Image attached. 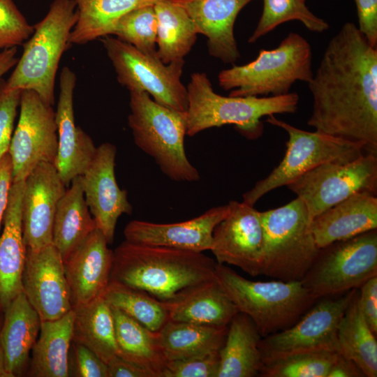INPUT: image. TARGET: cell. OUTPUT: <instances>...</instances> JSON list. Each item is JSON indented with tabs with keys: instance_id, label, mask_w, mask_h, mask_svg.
<instances>
[{
	"instance_id": "obj_1",
	"label": "cell",
	"mask_w": 377,
	"mask_h": 377,
	"mask_svg": "<svg viewBox=\"0 0 377 377\" xmlns=\"http://www.w3.org/2000/svg\"><path fill=\"white\" fill-rule=\"evenodd\" d=\"M316 131L377 154V49L353 22L330 39L308 82Z\"/></svg>"
},
{
	"instance_id": "obj_2",
	"label": "cell",
	"mask_w": 377,
	"mask_h": 377,
	"mask_svg": "<svg viewBox=\"0 0 377 377\" xmlns=\"http://www.w3.org/2000/svg\"><path fill=\"white\" fill-rule=\"evenodd\" d=\"M216 265L203 252L125 240L114 251L110 280L172 302L189 289L214 279Z\"/></svg>"
},
{
	"instance_id": "obj_3",
	"label": "cell",
	"mask_w": 377,
	"mask_h": 377,
	"mask_svg": "<svg viewBox=\"0 0 377 377\" xmlns=\"http://www.w3.org/2000/svg\"><path fill=\"white\" fill-rule=\"evenodd\" d=\"M186 90L188 136L232 124L246 138L256 139L263 131L262 117L294 113L299 103V96L295 92L268 97L221 96L214 91L206 73L200 72L191 75Z\"/></svg>"
},
{
	"instance_id": "obj_4",
	"label": "cell",
	"mask_w": 377,
	"mask_h": 377,
	"mask_svg": "<svg viewBox=\"0 0 377 377\" xmlns=\"http://www.w3.org/2000/svg\"><path fill=\"white\" fill-rule=\"evenodd\" d=\"M215 278L238 311L251 319L262 338L292 326L318 300L301 281H251L217 263Z\"/></svg>"
},
{
	"instance_id": "obj_5",
	"label": "cell",
	"mask_w": 377,
	"mask_h": 377,
	"mask_svg": "<svg viewBox=\"0 0 377 377\" xmlns=\"http://www.w3.org/2000/svg\"><path fill=\"white\" fill-rule=\"evenodd\" d=\"M77 18L73 0H54L23 43L22 54L6 82V89L32 90L46 103L54 105L59 64Z\"/></svg>"
},
{
	"instance_id": "obj_6",
	"label": "cell",
	"mask_w": 377,
	"mask_h": 377,
	"mask_svg": "<svg viewBox=\"0 0 377 377\" xmlns=\"http://www.w3.org/2000/svg\"><path fill=\"white\" fill-rule=\"evenodd\" d=\"M129 105L128 124L135 145L151 156L171 180H200L198 170L185 151L186 112L161 105L140 91H130Z\"/></svg>"
},
{
	"instance_id": "obj_7",
	"label": "cell",
	"mask_w": 377,
	"mask_h": 377,
	"mask_svg": "<svg viewBox=\"0 0 377 377\" xmlns=\"http://www.w3.org/2000/svg\"><path fill=\"white\" fill-rule=\"evenodd\" d=\"M309 43L289 33L273 50H261L252 61L221 71L219 86L232 96H279L290 92L297 81L309 82L313 76Z\"/></svg>"
},
{
	"instance_id": "obj_8",
	"label": "cell",
	"mask_w": 377,
	"mask_h": 377,
	"mask_svg": "<svg viewBox=\"0 0 377 377\" xmlns=\"http://www.w3.org/2000/svg\"><path fill=\"white\" fill-rule=\"evenodd\" d=\"M260 215L265 238L262 275L282 281H301L320 250L304 202L297 197Z\"/></svg>"
},
{
	"instance_id": "obj_9",
	"label": "cell",
	"mask_w": 377,
	"mask_h": 377,
	"mask_svg": "<svg viewBox=\"0 0 377 377\" xmlns=\"http://www.w3.org/2000/svg\"><path fill=\"white\" fill-rule=\"evenodd\" d=\"M267 122L286 131L288 140L280 163L243 195L242 202L250 206L253 207L260 198L271 191L287 186L321 164L353 160L367 152L358 144L316 131L300 129L274 115L267 116Z\"/></svg>"
},
{
	"instance_id": "obj_10",
	"label": "cell",
	"mask_w": 377,
	"mask_h": 377,
	"mask_svg": "<svg viewBox=\"0 0 377 377\" xmlns=\"http://www.w3.org/2000/svg\"><path fill=\"white\" fill-rule=\"evenodd\" d=\"M100 39L122 86L129 91H145L155 102L172 110L186 111L187 90L181 81L184 59L165 64L156 52H143L111 35Z\"/></svg>"
},
{
	"instance_id": "obj_11",
	"label": "cell",
	"mask_w": 377,
	"mask_h": 377,
	"mask_svg": "<svg viewBox=\"0 0 377 377\" xmlns=\"http://www.w3.org/2000/svg\"><path fill=\"white\" fill-rule=\"evenodd\" d=\"M377 276V230L320 249L301 280L317 300L357 289Z\"/></svg>"
},
{
	"instance_id": "obj_12",
	"label": "cell",
	"mask_w": 377,
	"mask_h": 377,
	"mask_svg": "<svg viewBox=\"0 0 377 377\" xmlns=\"http://www.w3.org/2000/svg\"><path fill=\"white\" fill-rule=\"evenodd\" d=\"M304 203L311 221L360 193H377V154L318 165L287 185Z\"/></svg>"
},
{
	"instance_id": "obj_13",
	"label": "cell",
	"mask_w": 377,
	"mask_h": 377,
	"mask_svg": "<svg viewBox=\"0 0 377 377\" xmlns=\"http://www.w3.org/2000/svg\"><path fill=\"white\" fill-rule=\"evenodd\" d=\"M355 290L353 289L336 298L322 297L292 326L263 337L259 344L262 362L302 351L339 353L338 325Z\"/></svg>"
},
{
	"instance_id": "obj_14",
	"label": "cell",
	"mask_w": 377,
	"mask_h": 377,
	"mask_svg": "<svg viewBox=\"0 0 377 377\" xmlns=\"http://www.w3.org/2000/svg\"><path fill=\"white\" fill-rule=\"evenodd\" d=\"M20 117L8 153L13 182L26 179L40 163H54L58 147L55 111L32 90H22Z\"/></svg>"
},
{
	"instance_id": "obj_15",
	"label": "cell",
	"mask_w": 377,
	"mask_h": 377,
	"mask_svg": "<svg viewBox=\"0 0 377 377\" xmlns=\"http://www.w3.org/2000/svg\"><path fill=\"white\" fill-rule=\"evenodd\" d=\"M229 212L214 228L211 251L219 265H234L251 276L262 275L265 238L258 212L231 200Z\"/></svg>"
},
{
	"instance_id": "obj_16",
	"label": "cell",
	"mask_w": 377,
	"mask_h": 377,
	"mask_svg": "<svg viewBox=\"0 0 377 377\" xmlns=\"http://www.w3.org/2000/svg\"><path fill=\"white\" fill-rule=\"evenodd\" d=\"M22 290L41 321L58 319L72 309L64 262L52 244L37 251L27 249Z\"/></svg>"
},
{
	"instance_id": "obj_17",
	"label": "cell",
	"mask_w": 377,
	"mask_h": 377,
	"mask_svg": "<svg viewBox=\"0 0 377 377\" xmlns=\"http://www.w3.org/2000/svg\"><path fill=\"white\" fill-rule=\"evenodd\" d=\"M116 154L113 144H101L96 147L91 162L81 175L86 203L96 227L109 244L113 242L118 219L133 212L127 191L119 188L116 179Z\"/></svg>"
},
{
	"instance_id": "obj_18",
	"label": "cell",
	"mask_w": 377,
	"mask_h": 377,
	"mask_svg": "<svg viewBox=\"0 0 377 377\" xmlns=\"http://www.w3.org/2000/svg\"><path fill=\"white\" fill-rule=\"evenodd\" d=\"M66 186L54 164L48 162L38 164L24 180L22 216L27 249L37 251L52 244L54 216Z\"/></svg>"
},
{
	"instance_id": "obj_19",
	"label": "cell",
	"mask_w": 377,
	"mask_h": 377,
	"mask_svg": "<svg viewBox=\"0 0 377 377\" xmlns=\"http://www.w3.org/2000/svg\"><path fill=\"white\" fill-rule=\"evenodd\" d=\"M77 82L75 73L68 67L59 76V94L55 119L58 147L54 165L64 184L82 175L91 162L96 147L91 138L75 123L73 95Z\"/></svg>"
},
{
	"instance_id": "obj_20",
	"label": "cell",
	"mask_w": 377,
	"mask_h": 377,
	"mask_svg": "<svg viewBox=\"0 0 377 377\" xmlns=\"http://www.w3.org/2000/svg\"><path fill=\"white\" fill-rule=\"evenodd\" d=\"M228 204L179 223H156L133 220L125 227V240L138 244L165 246L195 252L211 250L215 227L228 215Z\"/></svg>"
},
{
	"instance_id": "obj_21",
	"label": "cell",
	"mask_w": 377,
	"mask_h": 377,
	"mask_svg": "<svg viewBox=\"0 0 377 377\" xmlns=\"http://www.w3.org/2000/svg\"><path fill=\"white\" fill-rule=\"evenodd\" d=\"M96 228L64 261L72 308L101 296L110 281L114 251Z\"/></svg>"
},
{
	"instance_id": "obj_22",
	"label": "cell",
	"mask_w": 377,
	"mask_h": 377,
	"mask_svg": "<svg viewBox=\"0 0 377 377\" xmlns=\"http://www.w3.org/2000/svg\"><path fill=\"white\" fill-rule=\"evenodd\" d=\"M194 22L198 34L207 36L210 55L228 64L240 57L234 25L241 10L253 0H173Z\"/></svg>"
},
{
	"instance_id": "obj_23",
	"label": "cell",
	"mask_w": 377,
	"mask_h": 377,
	"mask_svg": "<svg viewBox=\"0 0 377 377\" xmlns=\"http://www.w3.org/2000/svg\"><path fill=\"white\" fill-rule=\"evenodd\" d=\"M24 181L13 182L0 235V313L22 290L26 245L22 234Z\"/></svg>"
},
{
	"instance_id": "obj_24",
	"label": "cell",
	"mask_w": 377,
	"mask_h": 377,
	"mask_svg": "<svg viewBox=\"0 0 377 377\" xmlns=\"http://www.w3.org/2000/svg\"><path fill=\"white\" fill-rule=\"evenodd\" d=\"M377 229L376 195L356 193L314 217L311 230L319 249Z\"/></svg>"
},
{
	"instance_id": "obj_25",
	"label": "cell",
	"mask_w": 377,
	"mask_h": 377,
	"mask_svg": "<svg viewBox=\"0 0 377 377\" xmlns=\"http://www.w3.org/2000/svg\"><path fill=\"white\" fill-rule=\"evenodd\" d=\"M40 323L38 313L23 292L5 310L0 327V344L9 377L26 374Z\"/></svg>"
},
{
	"instance_id": "obj_26",
	"label": "cell",
	"mask_w": 377,
	"mask_h": 377,
	"mask_svg": "<svg viewBox=\"0 0 377 377\" xmlns=\"http://www.w3.org/2000/svg\"><path fill=\"white\" fill-rule=\"evenodd\" d=\"M168 303L169 320L207 326L227 327L239 312L215 277Z\"/></svg>"
},
{
	"instance_id": "obj_27",
	"label": "cell",
	"mask_w": 377,
	"mask_h": 377,
	"mask_svg": "<svg viewBox=\"0 0 377 377\" xmlns=\"http://www.w3.org/2000/svg\"><path fill=\"white\" fill-rule=\"evenodd\" d=\"M73 309L62 317L41 321L31 349L26 374L33 377L69 376V353L73 339Z\"/></svg>"
},
{
	"instance_id": "obj_28",
	"label": "cell",
	"mask_w": 377,
	"mask_h": 377,
	"mask_svg": "<svg viewBox=\"0 0 377 377\" xmlns=\"http://www.w3.org/2000/svg\"><path fill=\"white\" fill-rule=\"evenodd\" d=\"M262 339L251 319L238 312L228 326L219 350L216 377H253L259 375L263 362L259 348Z\"/></svg>"
},
{
	"instance_id": "obj_29",
	"label": "cell",
	"mask_w": 377,
	"mask_h": 377,
	"mask_svg": "<svg viewBox=\"0 0 377 377\" xmlns=\"http://www.w3.org/2000/svg\"><path fill=\"white\" fill-rule=\"evenodd\" d=\"M70 184L57 205L52 229V244L63 262L97 228L84 199L82 176Z\"/></svg>"
},
{
	"instance_id": "obj_30",
	"label": "cell",
	"mask_w": 377,
	"mask_h": 377,
	"mask_svg": "<svg viewBox=\"0 0 377 377\" xmlns=\"http://www.w3.org/2000/svg\"><path fill=\"white\" fill-rule=\"evenodd\" d=\"M72 309L74 312L72 341L85 346L108 364L117 355L111 306L101 295Z\"/></svg>"
},
{
	"instance_id": "obj_31",
	"label": "cell",
	"mask_w": 377,
	"mask_h": 377,
	"mask_svg": "<svg viewBox=\"0 0 377 377\" xmlns=\"http://www.w3.org/2000/svg\"><path fill=\"white\" fill-rule=\"evenodd\" d=\"M117 355L162 377L167 360L158 333L152 332L121 311L112 307Z\"/></svg>"
},
{
	"instance_id": "obj_32",
	"label": "cell",
	"mask_w": 377,
	"mask_h": 377,
	"mask_svg": "<svg viewBox=\"0 0 377 377\" xmlns=\"http://www.w3.org/2000/svg\"><path fill=\"white\" fill-rule=\"evenodd\" d=\"M356 289L337 327L340 355L355 362L364 376H377L376 335L369 328L359 306Z\"/></svg>"
},
{
	"instance_id": "obj_33",
	"label": "cell",
	"mask_w": 377,
	"mask_h": 377,
	"mask_svg": "<svg viewBox=\"0 0 377 377\" xmlns=\"http://www.w3.org/2000/svg\"><path fill=\"white\" fill-rule=\"evenodd\" d=\"M78 18L69 44L84 45L110 35L118 20L136 8L154 5L161 0H73Z\"/></svg>"
},
{
	"instance_id": "obj_34",
	"label": "cell",
	"mask_w": 377,
	"mask_h": 377,
	"mask_svg": "<svg viewBox=\"0 0 377 377\" xmlns=\"http://www.w3.org/2000/svg\"><path fill=\"white\" fill-rule=\"evenodd\" d=\"M227 331L228 326L219 327L168 320L157 333L168 362L219 351Z\"/></svg>"
},
{
	"instance_id": "obj_35",
	"label": "cell",
	"mask_w": 377,
	"mask_h": 377,
	"mask_svg": "<svg viewBox=\"0 0 377 377\" xmlns=\"http://www.w3.org/2000/svg\"><path fill=\"white\" fill-rule=\"evenodd\" d=\"M157 19L156 54L165 64L184 59L195 43L196 27L186 11L173 0L154 5Z\"/></svg>"
},
{
	"instance_id": "obj_36",
	"label": "cell",
	"mask_w": 377,
	"mask_h": 377,
	"mask_svg": "<svg viewBox=\"0 0 377 377\" xmlns=\"http://www.w3.org/2000/svg\"><path fill=\"white\" fill-rule=\"evenodd\" d=\"M102 297L110 306L121 310L154 332L160 331L170 319L168 302L115 281H110Z\"/></svg>"
},
{
	"instance_id": "obj_37",
	"label": "cell",
	"mask_w": 377,
	"mask_h": 377,
	"mask_svg": "<svg viewBox=\"0 0 377 377\" xmlns=\"http://www.w3.org/2000/svg\"><path fill=\"white\" fill-rule=\"evenodd\" d=\"M340 353L309 350L289 353L263 362L259 376L327 377Z\"/></svg>"
},
{
	"instance_id": "obj_38",
	"label": "cell",
	"mask_w": 377,
	"mask_h": 377,
	"mask_svg": "<svg viewBox=\"0 0 377 377\" xmlns=\"http://www.w3.org/2000/svg\"><path fill=\"white\" fill-rule=\"evenodd\" d=\"M298 20L310 31L322 33L329 24L314 15L301 0H263V8L257 26L248 42L255 43L279 25Z\"/></svg>"
},
{
	"instance_id": "obj_39",
	"label": "cell",
	"mask_w": 377,
	"mask_h": 377,
	"mask_svg": "<svg viewBox=\"0 0 377 377\" xmlns=\"http://www.w3.org/2000/svg\"><path fill=\"white\" fill-rule=\"evenodd\" d=\"M110 35L143 52H156L157 19L154 5L142 6L124 15Z\"/></svg>"
},
{
	"instance_id": "obj_40",
	"label": "cell",
	"mask_w": 377,
	"mask_h": 377,
	"mask_svg": "<svg viewBox=\"0 0 377 377\" xmlns=\"http://www.w3.org/2000/svg\"><path fill=\"white\" fill-rule=\"evenodd\" d=\"M33 32L13 0H0V51L23 44Z\"/></svg>"
},
{
	"instance_id": "obj_41",
	"label": "cell",
	"mask_w": 377,
	"mask_h": 377,
	"mask_svg": "<svg viewBox=\"0 0 377 377\" xmlns=\"http://www.w3.org/2000/svg\"><path fill=\"white\" fill-rule=\"evenodd\" d=\"M219 351L168 361L162 377H216Z\"/></svg>"
},
{
	"instance_id": "obj_42",
	"label": "cell",
	"mask_w": 377,
	"mask_h": 377,
	"mask_svg": "<svg viewBox=\"0 0 377 377\" xmlns=\"http://www.w3.org/2000/svg\"><path fill=\"white\" fill-rule=\"evenodd\" d=\"M22 90L8 89L0 80V158L8 151Z\"/></svg>"
},
{
	"instance_id": "obj_43",
	"label": "cell",
	"mask_w": 377,
	"mask_h": 377,
	"mask_svg": "<svg viewBox=\"0 0 377 377\" xmlns=\"http://www.w3.org/2000/svg\"><path fill=\"white\" fill-rule=\"evenodd\" d=\"M74 355L73 376L77 377H108V367L101 358L85 346L72 341ZM69 366V365H68Z\"/></svg>"
},
{
	"instance_id": "obj_44",
	"label": "cell",
	"mask_w": 377,
	"mask_h": 377,
	"mask_svg": "<svg viewBox=\"0 0 377 377\" xmlns=\"http://www.w3.org/2000/svg\"><path fill=\"white\" fill-rule=\"evenodd\" d=\"M359 31L374 47L377 45V0H354Z\"/></svg>"
},
{
	"instance_id": "obj_45",
	"label": "cell",
	"mask_w": 377,
	"mask_h": 377,
	"mask_svg": "<svg viewBox=\"0 0 377 377\" xmlns=\"http://www.w3.org/2000/svg\"><path fill=\"white\" fill-rule=\"evenodd\" d=\"M358 302L360 311L369 328L377 334V276H374L360 287Z\"/></svg>"
},
{
	"instance_id": "obj_46",
	"label": "cell",
	"mask_w": 377,
	"mask_h": 377,
	"mask_svg": "<svg viewBox=\"0 0 377 377\" xmlns=\"http://www.w3.org/2000/svg\"><path fill=\"white\" fill-rule=\"evenodd\" d=\"M107 367L108 377H156L149 370L119 355L112 357Z\"/></svg>"
},
{
	"instance_id": "obj_47",
	"label": "cell",
	"mask_w": 377,
	"mask_h": 377,
	"mask_svg": "<svg viewBox=\"0 0 377 377\" xmlns=\"http://www.w3.org/2000/svg\"><path fill=\"white\" fill-rule=\"evenodd\" d=\"M13 182V163L7 152L0 158V230Z\"/></svg>"
},
{
	"instance_id": "obj_48",
	"label": "cell",
	"mask_w": 377,
	"mask_h": 377,
	"mask_svg": "<svg viewBox=\"0 0 377 377\" xmlns=\"http://www.w3.org/2000/svg\"><path fill=\"white\" fill-rule=\"evenodd\" d=\"M363 372L352 360L339 355L331 367L327 377H362Z\"/></svg>"
},
{
	"instance_id": "obj_49",
	"label": "cell",
	"mask_w": 377,
	"mask_h": 377,
	"mask_svg": "<svg viewBox=\"0 0 377 377\" xmlns=\"http://www.w3.org/2000/svg\"><path fill=\"white\" fill-rule=\"evenodd\" d=\"M17 52V47L0 51V80L4 74L16 65L18 60L16 57Z\"/></svg>"
},
{
	"instance_id": "obj_50",
	"label": "cell",
	"mask_w": 377,
	"mask_h": 377,
	"mask_svg": "<svg viewBox=\"0 0 377 377\" xmlns=\"http://www.w3.org/2000/svg\"><path fill=\"white\" fill-rule=\"evenodd\" d=\"M0 377H9L5 368L4 357L3 350L0 344Z\"/></svg>"
},
{
	"instance_id": "obj_51",
	"label": "cell",
	"mask_w": 377,
	"mask_h": 377,
	"mask_svg": "<svg viewBox=\"0 0 377 377\" xmlns=\"http://www.w3.org/2000/svg\"><path fill=\"white\" fill-rule=\"evenodd\" d=\"M1 323H2V320L0 318V327H1Z\"/></svg>"
},
{
	"instance_id": "obj_52",
	"label": "cell",
	"mask_w": 377,
	"mask_h": 377,
	"mask_svg": "<svg viewBox=\"0 0 377 377\" xmlns=\"http://www.w3.org/2000/svg\"><path fill=\"white\" fill-rule=\"evenodd\" d=\"M301 1H304V2L306 1V0H301Z\"/></svg>"
}]
</instances>
